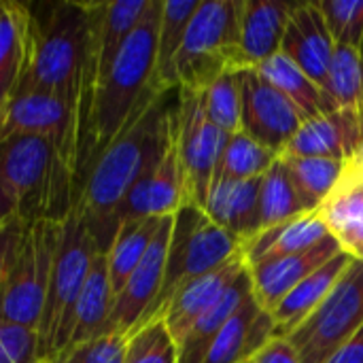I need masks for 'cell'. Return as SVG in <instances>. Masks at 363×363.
I'll return each mask as SVG.
<instances>
[{
  "label": "cell",
  "instance_id": "1",
  "mask_svg": "<svg viewBox=\"0 0 363 363\" xmlns=\"http://www.w3.org/2000/svg\"><path fill=\"white\" fill-rule=\"evenodd\" d=\"M172 91L153 89L145 98L121 134L91 164L79 187L74 208L102 253L108 251L117 234L115 213L121 200L140 177L160 164L170 145L177 106L170 102Z\"/></svg>",
  "mask_w": 363,
  "mask_h": 363
},
{
  "label": "cell",
  "instance_id": "2",
  "mask_svg": "<svg viewBox=\"0 0 363 363\" xmlns=\"http://www.w3.org/2000/svg\"><path fill=\"white\" fill-rule=\"evenodd\" d=\"M96 85L91 6L81 0L30 4V57L15 91H43L85 117Z\"/></svg>",
  "mask_w": 363,
  "mask_h": 363
},
{
  "label": "cell",
  "instance_id": "3",
  "mask_svg": "<svg viewBox=\"0 0 363 363\" xmlns=\"http://www.w3.org/2000/svg\"><path fill=\"white\" fill-rule=\"evenodd\" d=\"M160 15L162 0H151L136 30L128 36L115 60L94 85L79 157L77 194L98 155L121 134L145 98L155 89L153 74L157 60Z\"/></svg>",
  "mask_w": 363,
  "mask_h": 363
},
{
  "label": "cell",
  "instance_id": "4",
  "mask_svg": "<svg viewBox=\"0 0 363 363\" xmlns=\"http://www.w3.org/2000/svg\"><path fill=\"white\" fill-rule=\"evenodd\" d=\"M0 191L11 200L17 221H64L74 206V177L47 136L0 140Z\"/></svg>",
  "mask_w": 363,
  "mask_h": 363
},
{
  "label": "cell",
  "instance_id": "5",
  "mask_svg": "<svg viewBox=\"0 0 363 363\" xmlns=\"http://www.w3.org/2000/svg\"><path fill=\"white\" fill-rule=\"evenodd\" d=\"M64 221H19L6 277L0 291V321L36 330L51 281Z\"/></svg>",
  "mask_w": 363,
  "mask_h": 363
},
{
  "label": "cell",
  "instance_id": "6",
  "mask_svg": "<svg viewBox=\"0 0 363 363\" xmlns=\"http://www.w3.org/2000/svg\"><path fill=\"white\" fill-rule=\"evenodd\" d=\"M238 70H245L238 40V0H200L174 60L177 87L204 91Z\"/></svg>",
  "mask_w": 363,
  "mask_h": 363
},
{
  "label": "cell",
  "instance_id": "7",
  "mask_svg": "<svg viewBox=\"0 0 363 363\" xmlns=\"http://www.w3.org/2000/svg\"><path fill=\"white\" fill-rule=\"evenodd\" d=\"M240 251L242 242L217 223H213L200 206H181L172 215V232L168 242L162 289L140 325L157 319L181 287H185L198 277L221 268Z\"/></svg>",
  "mask_w": 363,
  "mask_h": 363
},
{
  "label": "cell",
  "instance_id": "8",
  "mask_svg": "<svg viewBox=\"0 0 363 363\" xmlns=\"http://www.w3.org/2000/svg\"><path fill=\"white\" fill-rule=\"evenodd\" d=\"M98 251L100 249L91 238L85 221L72 206V211L64 219L62 238L55 253L51 281L38 323L40 362L55 357L60 351L68 347L74 308Z\"/></svg>",
  "mask_w": 363,
  "mask_h": 363
},
{
  "label": "cell",
  "instance_id": "9",
  "mask_svg": "<svg viewBox=\"0 0 363 363\" xmlns=\"http://www.w3.org/2000/svg\"><path fill=\"white\" fill-rule=\"evenodd\" d=\"M363 325V259L353 257L325 300L287 336L302 363H325Z\"/></svg>",
  "mask_w": 363,
  "mask_h": 363
},
{
  "label": "cell",
  "instance_id": "10",
  "mask_svg": "<svg viewBox=\"0 0 363 363\" xmlns=\"http://www.w3.org/2000/svg\"><path fill=\"white\" fill-rule=\"evenodd\" d=\"M228 140L230 134L206 117L202 91L179 89L174 106V143L183 170L185 204L204 208Z\"/></svg>",
  "mask_w": 363,
  "mask_h": 363
},
{
  "label": "cell",
  "instance_id": "11",
  "mask_svg": "<svg viewBox=\"0 0 363 363\" xmlns=\"http://www.w3.org/2000/svg\"><path fill=\"white\" fill-rule=\"evenodd\" d=\"M17 134L47 136L57 145V151L74 177L83 145V117L66 100L43 91H15L0 111V140Z\"/></svg>",
  "mask_w": 363,
  "mask_h": 363
},
{
  "label": "cell",
  "instance_id": "12",
  "mask_svg": "<svg viewBox=\"0 0 363 363\" xmlns=\"http://www.w3.org/2000/svg\"><path fill=\"white\" fill-rule=\"evenodd\" d=\"M236 81L240 87V130L281 155L306 121L304 115L255 68L238 70Z\"/></svg>",
  "mask_w": 363,
  "mask_h": 363
},
{
  "label": "cell",
  "instance_id": "13",
  "mask_svg": "<svg viewBox=\"0 0 363 363\" xmlns=\"http://www.w3.org/2000/svg\"><path fill=\"white\" fill-rule=\"evenodd\" d=\"M170 232H172V215L164 217V221H162L153 242L149 245L143 262L132 272V277L125 281L121 291L115 296L111 317H108L106 328H104V334L106 332H117V334L128 336L147 317L149 308L153 306V302H155V298H157V294L162 289Z\"/></svg>",
  "mask_w": 363,
  "mask_h": 363
},
{
  "label": "cell",
  "instance_id": "14",
  "mask_svg": "<svg viewBox=\"0 0 363 363\" xmlns=\"http://www.w3.org/2000/svg\"><path fill=\"white\" fill-rule=\"evenodd\" d=\"M181 206H185V185L183 170L179 162V151L174 143V117H172V136L170 145L155 168L136 181L128 191L115 213L117 230L123 223L147 219V217H170Z\"/></svg>",
  "mask_w": 363,
  "mask_h": 363
},
{
  "label": "cell",
  "instance_id": "15",
  "mask_svg": "<svg viewBox=\"0 0 363 363\" xmlns=\"http://www.w3.org/2000/svg\"><path fill=\"white\" fill-rule=\"evenodd\" d=\"M281 51L298 64V68L328 94L330 66L334 60V38L328 30L317 2L294 4Z\"/></svg>",
  "mask_w": 363,
  "mask_h": 363
},
{
  "label": "cell",
  "instance_id": "16",
  "mask_svg": "<svg viewBox=\"0 0 363 363\" xmlns=\"http://www.w3.org/2000/svg\"><path fill=\"white\" fill-rule=\"evenodd\" d=\"M363 145V113L338 108L330 115L306 119L281 155L328 157L349 164Z\"/></svg>",
  "mask_w": 363,
  "mask_h": 363
},
{
  "label": "cell",
  "instance_id": "17",
  "mask_svg": "<svg viewBox=\"0 0 363 363\" xmlns=\"http://www.w3.org/2000/svg\"><path fill=\"white\" fill-rule=\"evenodd\" d=\"M342 251V245L330 234L308 251L249 268L253 298L266 313H272L298 283H302L308 274L319 270L323 264H328Z\"/></svg>",
  "mask_w": 363,
  "mask_h": 363
},
{
  "label": "cell",
  "instance_id": "18",
  "mask_svg": "<svg viewBox=\"0 0 363 363\" xmlns=\"http://www.w3.org/2000/svg\"><path fill=\"white\" fill-rule=\"evenodd\" d=\"M245 270H247V264H245V257L240 251L234 259H230L221 268L194 279L191 283H187L172 296V300L168 302V306L164 308V313L157 319H162L166 323V328L172 334L177 345L191 330V325L213 304H217L223 298V294L236 283V279Z\"/></svg>",
  "mask_w": 363,
  "mask_h": 363
},
{
  "label": "cell",
  "instance_id": "19",
  "mask_svg": "<svg viewBox=\"0 0 363 363\" xmlns=\"http://www.w3.org/2000/svg\"><path fill=\"white\" fill-rule=\"evenodd\" d=\"M294 4L272 0H238V40L242 66L257 68L281 51Z\"/></svg>",
  "mask_w": 363,
  "mask_h": 363
},
{
  "label": "cell",
  "instance_id": "20",
  "mask_svg": "<svg viewBox=\"0 0 363 363\" xmlns=\"http://www.w3.org/2000/svg\"><path fill=\"white\" fill-rule=\"evenodd\" d=\"M274 336V319L266 313L253 294L223 325L211 345L202 363H245L249 362Z\"/></svg>",
  "mask_w": 363,
  "mask_h": 363
},
{
  "label": "cell",
  "instance_id": "21",
  "mask_svg": "<svg viewBox=\"0 0 363 363\" xmlns=\"http://www.w3.org/2000/svg\"><path fill=\"white\" fill-rule=\"evenodd\" d=\"M328 236L330 230L319 217V213H304L300 217L262 230L259 234L242 242V257L247 268H253L272 259L308 251Z\"/></svg>",
  "mask_w": 363,
  "mask_h": 363
},
{
  "label": "cell",
  "instance_id": "22",
  "mask_svg": "<svg viewBox=\"0 0 363 363\" xmlns=\"http://www.w3.org/2000/svg\"><path fill=\"white\" fill-rule=\"evenodd\" d=\"M262 179L249 181H213L208 198L204 202L206 217L236 236L240 242H247L257 234V198H259Z\"/></svg>",
  "mask_w": 363,
  "mask_h": 363
},
{
  "label": "cell",
  "instance_id": "23",
  "mask_svg": "<svg viewBox=\"0 0 363 363\" xmlns=\"http://www.w3.org/2000/svg\"><path fill=\"white\" fill-rule=\"evenodd\" d=\"M353 262V255L342 251L336 257H332L328 264H323L319 270L308 274L302 283H298L283 300L281 304L270 313L274 319V336L287 338L332 291L336 281L342 277V272Z\"/></svg>",
  "mask_w": 363,
  "mask_h": 363
},
{
  "label": "cell",
  "instance_id": "24",
  "mask_svg": "<svg viewBox=\"0 0 363 363\" xmlns=\"http://www.w3.org/2000/svg\"><path fill=\"white\" fill-rule=\"evenodd\" d=\"M30 57V4L0 0V111L19 87Z\"/></svg>",
  "mask_w": 363,
  "mask_h": 363
},
{
  "label": "cell",
  "instance_id": "25",
  "mask_svg": "<svg viewBox=\"0 0 363 363\" xmlns=\"http://www.w3.org/2000/svg\"><path fill=\"white\" fill-rule=\"evenodd\" d=\"M151 0L89 2L91 23H94V45H96V81L115 60L128 36L136 30Z\"/></svg>",
  "mask_w": 363,
  "mask_h": 363
},
{
  "label": "cell",
  "instance_id": "26",
  "mask_svg": "<svg viewBox=\"0 0 363 363\" xmlns=\"http://www.w3.org/2000/svg\"><path fill=\"white\" fill-rule=\"evenodd\" d=\"M253 294L249 268L236 279V283L223 294V298L213 304L183 336L177 345V363H202L211 345L223 330V325L232 319V315L245 304V300Z\"/></svg>",
  "mask_w": 363,
  "mask_h": 363
},
{
  "label": "cell",
  "instance_id": "27",
  "mask_svg": "<svg viewBox=\"0 0 363 363\" xmlns=\"http://www.w3.org/2000/svg\"><path fill=\"white\" fill-rule=\"evenodd\" d=\"M113 300L115 298H113V287H111V279H108L106 253L98 251L91 262L83 291L79 296L77 308H74L68 347L87 342V340L104 334L106 321L111 317Z\"/></svg>",
  "mask_w": 363,
  "mask_h": 363
},
{
  "label": "cell",
  "instance_id": "28",
  "mask_svg": "<svg viewBox=\"0 0 363 363\" xmlns=\"http://www.w3.org/2000/svg\"><path fill=\"white\" fill-rule=\"evenodd\" d=\"M255 70L270 85H274L287 100H291L296 108L304 115V119H315L319 115H330L338 111L334 100L321 87H317L283 51L274 53Z\"/></svg>",
  "mask_w": 363,
  "mask_h": 363
},
{
  "label": "cell",
  "instance_id": "29",
  "mask_svg": "<svg viewBox=\"0 0 363 363\" xmlns=\"http://www.w3.org/2000/svg\"><path fill=\"white\" fill-rule=\"evenodd\" d=\"M200 0H162V15L157 28V60L153 87L157 91H172L177 87L174 60L185 40L189 21L198 11Z\"/></svg>",
  "mask_w": 363,
  "mask_h": 363
},
{
  "label": "cell",
  "instance_id": "30",
  "mask_svg": "<svg viewBox=\"0 0 363 363\" xmlns=\"http://www.w3.org/2000/svg\"><path fill=\"white\" fill-rule=\"evenodd\" d=\"M164 217H147L138 221L123 223L108 251H106V264H108V279L113 287V298L121 291L125 281L132 277V272L143 262L149 245L153 242Z\"/></svg>",
  "mask_w": 363,
  "mask_h": 363
},
{
  "label": "cell",
  "instance_id": "31",
  "mask_svg": "<svg viewBox=\"0 0 363 363\" xmlns=\"http://www.w3.org/2000/svg\"><path fill=\"white\" fill-rule=\"evenodd\" d=\"M304 213H311V211L302 202L289 177V170L283 157L279 155L274 164L270 166V170L262 177L259 198H257V234L262 230H268L272 225H279Z\"/></svg>",
  "mask_w": 363,
  "mask_h": 363
},
{
  "label": "cell",
  "instance_id": "32",
  "mask_svg": "<svg viewBox=\"0 0 363 363\" xmlns=\"http://www.w3.org/2000/svg\"><path fill=\"white\" fill-rule=\"evenodd\" d=\"M289 177L311 213H315L336 189L345 174V162L328 157H294L281 155Z\"/></svg>",
  "mask_w": 363,
  "mask_h": 363
},
{
  "label": "cell",
  "instance_id": "33",
  "mask_svg": "<svg viewBox=\"0 0 363 363\" xmlns=\"http://www.w3.org/2000/svg\"><path fill=\"white\" fill-rule=\"evenodd\" d=\"M279 155L251 136H247L242 130L236 134H230V140L223 149V155L219 160V166L215 170V179H228V181H249V179H262L270 166L274 164Z\"/></svg>",
  "mask_w": 363,
  "mask_h": 363
},
{
  "label": "cell",
  "instance_id": "34",
  "mask_svg": "<svg viewBox=\"0 0 363 363\" xmlns=\"http://www.w3.org/2000/svg\"><path fill=\"white\" fill-rule=\"evenodd\" d=\"M328 96L338 108L363 113V64L355 47H336L330 66Z\"/></svg>",
  "mask_w": 363,
  "mask_h": 363
},
{
  "label": "cell",
  "instance_id": "35",
  "mask_svg": "<svg viewBox=\"0 0 363 363\" xmlns=\"http://www.w3.org/2000/svg\"><path fill=\"white\" fill-rule=\"evenodd\" d=\"M125 363H177V342L162 319L128 334Z\"/></svg>",
  "mask_w": 363,
  "mask_h": 363
},
{
  "label": "cell",
  "instance_id": "36",
  "mask_svg": "<svg viewBox=\"0 0 363 363\" xmlns=\"http://www.w3.org/2000/svg\"><path fill=\"white\" fill-rule=\"evenodd\" d=\"M206 117L225 134L240 132V87L236 72L221 77L202 91Z\"/></svg>",
  "mask_w": 363,
  "mask_h": 363
},
{
  "label": "cell",
  "instance_id": "37",
  "mask_svg": "<svg viewBox=\"0 0 363 363\" xmlns=\"http://www.w3.org/2000/svg\"><path fill=\"white\" fill-rule=\"evenodd\" d=\"M336 47L359 49L363 38V0L317 2Z\"/></svg>",
  "mask_w": 363,
  "mask_h": 363
},
{
  "label": "cell",
  "instance_id": "38",
  "mask_svg": "<svg viewBox=\"0 0 363 363\" xmlns=\"http://www.w3.org/2000/svg\"><path fill=\"white\" fill-rule=\"evenodd\" d=\"M125 345L128 336L106 332L87 342L66 347L43 363H125Z\"/></svg>",
  "mask_w": 363,
  "mask_h": 363
},
{
  "label": "cell",
  "instance_id": "39",
  "mask_svg": "<svg viewBox=\"0 0 363 363\" xmlns=\"http://www.w3.org/2000/svg\"><path fill=\"white\" fill-rule=\"evenodd\" d=\"M0 363H40L36 330L0 321Z\"/></svg>",
  "mask_w": 363,
  "mask_h": 363
},
{
  "label": "cell",
  "instance_id": "40",
  "mask_svg": "<svg viewBox=\"0 0 363 363\" xmlns=\"http://www.w3.org/2000/svg\"><path fill=\"white\" fill-rule=\"evenodd\" d=\"M251 363H302L300 355L291 347L287 338H272L268 340L253 357Z\"/></svg>",
  "mask_w": 363,
  "mask_h": 363
},
{
  "label": "cell",
  "instance_id": "41",
  "mask_svg": "<svg viewBox=\"0 0 363 363\" xmlns=\"http://www.w3.org/2000/svg\"><path fill=\"white\" fill-rule=\"evenodd\" d=\"M325 363H363V325Z\"/></svg>",
  "mask_w": 363,
  "mask_h": 363
},
{
  "label": "cell",
  "instance_id": "42",
  "mask_svg": "<svg viewBox=\"0 0 363 363\" xmlns=\"http://www.w3.org/2000/svg\"><path fill=\"white\" fill-rule=\"evenodd\" d=\"M17 232H19L17 219H13L4 228H0V291H2V283L6 277V268H9V259H11V251H13Z\"/></svg>",
  "mask_w": 363,
  "mask_h": 363
},
{
  "label": "cell",
  "instance_id": "43",
  "mask_svg": "<svg viewBox=\"0 0 363 363\" xmlns=\"http://www.w3.org/2000/svg\"><path fill=\"white\" fill-rule=\"evenodd\" d=\"M13 219H17L15 208H13L11 200L0 191V228H4L6 223H11Z\"/></svg>",
  "mask_w": 363,
  "mask_h": 363
},
{
  "label": "cell",
  "instance_id": "44",
  "mask_svg": "<svg viewBox=\"0 0 363 363\" xmlns=\"http://www.w3.org/2000/svg\"><path fill=\"white\" fill-rule=\"evenodd\" d=\"M349 170H353V172H357V174H363V145L362 149L357 151V155L349 162V164H345Z\"/></svg>",
  "mask_w": 363,
  "mask_h": 363
},
{
  "label": "cell",
  "instance_id": "45",
  "mask_svg": "<svg viewBox=\"0 0 363 363\" xmlns=\"http://www.w3.org/2000/svg\"><path fill=\"white\" fill-rule=\"evenodd\" d=\"M357 51H359V57H362V64H363V38H362V43H359V49H357Z\"/></svg>",
  "mask_w": 363,
  "mask_h": 363
},
{
  "label": "cell",
  "instance_id": "46",
  "mask_svg": "<svg viewBox=\"0 0 363 363\" xmlns=\"http://www.w3.org/2000/svg\"><path fill=\"white\" fill-rule=\"evenodd\" d=\"M355 257H357V259H363V249H359V251L355 253Z\"/></svg>",
  "mask_w": 363,
  "mask_h": 363
},
{
  "label": "cell",
  "instance_id": "47",
  "mask_svg": "<svg viewBox=\"0 0 363 363\" xmlns=\"http://www.w3.org/2000/svg\"><path fill=\"white\" fill-rule=\"evenodd\" d=\"M355 174H357V172H355ZM359 177H362V181H363V174H359Z\"/></svg>",
  "mask_w": 363,
  "mask_h": 363
},
{
  "label": "cell",
  "instance_id": "48",
  "mask_svg": "<svg viewBox=\"0 0 363 363\" xmlns=\"http://www.w3.org/2000/svg\"><path fill=\"white\" fill-rule=\"evenodd\" d=\"M245 363H251V359H249V362H245Z\"/></svg>",
  "mask_w": 363,
  "mask_h": 363
},
{
  "label": "cell",
  "instance_id": "49",
  "mask_svg": "<svg viewBox=\"0 0 363 363\" xmlns=\"http://www.w3.org/2000/svg\"><path fill=\"white\" fill-rule=\"evenodd\" d=\"M40 363H43V362H40Z\"/></svg>",
  "mask_w": 363,
  "mask_h": 363
}]
</instances>
